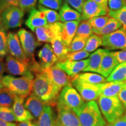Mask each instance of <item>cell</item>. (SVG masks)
I'll return each instance as SVG.
<instances>
[{"mask_svg":"<svg viewBox=\"0 0 126 126\" xmlns=\"http://www.w3.org/2000/svg\"><path fill=\"white\" fill-rule=\"evenodd\" d=\"M109 50L105 48H99L89 56V64L83 71L99 73L100 65L105 54Z\"/></svg>","mask_w":126,"mask_h":126,"instance_id":"obj_22","label":"cell"},{"mask_svg":"<svg viewBox=\"0 0 126 126\" xmlns=\"http://www.w3.org/2000/svg\"><path fill=\"white\" fill-rule=\"evenodd\" d=\"M111 53L119 64L126 62V49L117 51H111Z\"/></svg>","mask_w":126,"mask_h":126,"instance_id":"obj_46","label":"cell"},{"mask_svg":"<svg viewBox=\"0 0 126 126\" xmlns=\"http://www.w3.org/2000/svg\"><path fill=\"white\" fill-rule=\"evenodd\" d=\"M108 15L120 22L126 28V5L118 11H109Z\"/></svg>","mask_w":126,"mask_h":126,"instance_id":"obj_39","label":"cell"},{"mask_svg":"<svg viewBox=\"0 0 126 126\" xmlns=\"http://www.w3.org/2000/svg\"><path fill=\"white\" fill-rule=\"evenodd\" d=\"M89 64V59H85L80 61L67 60L63 62H58L57 65L65 72L72 79L83 71Z\"/></svg>","mask_w":126,"mask_h":126,"instance_id":"obj_13","label":"cell"},{"mask_svg":"<svg viewBox=\"0 0 126 126\" xmlns=\"http://www.w3.org/2000/svg\"><path fill=\"white\" fill-rule=\"evenodd\" d=\"M119 64L112 53L108 51L102 59L99 74L107 78Z\"/></svg>","mask_w":126,"mask_h":126,"instance_id":"obj_24","label":"cell"},{"mask_svg":"<svg viewBox=\"0 0 126 126\" xmlns=\"http://www.w3.org/2000/svg\"><path fill=\"white\" fill-rule=\"evenodd\" d=\"M93 1L98 4L99 5L101 6L106 10L109 11L108 7V0H93Z\"/></svg>","mask_w":126,"mask_h":126,"instance_id":"obj_49","label":"cell"},{"mask_svg":"<svg viewBox=\"0 0 126 126\" xmlns=\"http://www.w3.org/2000/svg\"><path fill=\"white\" fill-rule=\"evenodd\" d=\"M101 46H102V37L97 34H92L87 40L83 50L90 53L95 51Z\"/></svg>","mask_w":126,"mask_h":126,"instance_id":"obj_34","label":"cell"},{"mask_svg":"<svg viewBox=\"0 0 126 126\" xmlns=\"http://www.w3.org/2000/svg\"><path fill=\"white\" fill-rule=\"evenodd\" d=\"M88 39H83L81 37L75 36L71 43L70 45L68 47L69 53L81 51L84 48Z\"/></svg>","mask_w":126,"mask_h":126,"instance_id":"obj_37","label":"cell"},{"mask_svg":"<svg viewBox=\"0 0 126 126\" xmlns=\"http://www.w3.org/2000/svg\"><path fill=\"white\" fill-rule=\"evenodd\" d=\"M72 85L74 86L81 94L84 101L89 102L96 100L100 96V89L99 84L93 85L77 81L72 79Z\"/></svg>","mask_w":126,"mask_h":126,"instance_id":"obj_10","label":"cell"},{"mask_svg":"<svg viewBox=\"0 0 126 126\" xmlns=\"http://www.w3.org/2000/svg\"><path fill=\"white\" fill-rule=\"evenodd\" d=\"M72 79L93 85L100 84V83H103L107 82V78L103 77V75L92 72L79 73Z\"/></svg>","mask_w":126,"mask_h":126,"instance_id":"obj_28","label":"cell"},{"mask_svg":"<svg viewBox=\"0 0 126 126\" xmlns=\"http://www.w3.org/2000/svg\"><path fill=\"white\" fill-rule=\"evenodd\" d=\"M37 0H19L18 7L23 12L30 11L35 7Z\"/></svg>","mask_w":126,"mask_h":126,"instance_id":"obj_42","label":"cell"},{"mask_svg":"<svg viewBox=\"0 0 126 126\" xmlns=\"http://www.w3.org/2000/svg\"><path fill=\"white\" fill-rule=\"evenodd\" d=\"M100 96L111 97L118 96L123 88L126 87V81H115L106 82L99 84Z\"/></svg>","mask_w":126,"mask_h":126,"instance_id":"obj_20","label":"cell"},{"mask_svg":"<svg viewBox=\"0 0 126 126\" xmlns=\"http://www.w3.org/2000/svg\"><path fill=\"white\" fill-rule=\"evenodd\" d=\"M81 20L69 21L63 23L61 32V39L68 47L76 35L77 30Z\"/></svg>","mask_w":126,"mask_h":126,"instance_id":"obj_23","label":"cell"},{"mask_svg":"<svg viewBox=\"0 0 126 126\" xmlns=\"http://www.w3.org/2000/svg\"><path fill=\"white\" fill-rule=\"evenodd\" d=\"M46 103L33 94H31L25 102L24 106L34 118L39 119Z\"/></svg>","mask_w":126,"mask_h":126,"instance_id":"obj_21","label":"cell"},{"mask_svg":"<svg viewBox=\"0 0 126 126\" xmlns=\"http://www.w3.org/2000/svg\"><path fill=\"white\" fill-rule=\"evenodd\" d=\"M65 1L72 8L76 9L77 11L81 14L83 5L86 0H65Z\"/></svg>","mask_w":126,"mask_h":126,"instance_id":"obj_44","label":"cell"},{"mask_svg":"<svg viewBox=\"0 0 126 126\" xmlns=\"http://www.w3.org/2000/svg\"><path fill=\"white\" fill-rule=\"evenodd\" d=\"M17 126H37V124L35 123L31 122V120H28L19 122Z\"/></svg>","mask_w":126,"mask_h":126,"instance_id":"obj_50","label":"cell"},{"mask_svg":"<svg viewBox=\"0 0 126 126\" xmlns=\"http://www.w3.org/2000/svg\"><path fill=\"white\" fill-rule=\"evenodd\" d=\"M24 100V97L18 95L16 96L15 98L12 110L16 118L17 122H21L24 121L32 120L34 119L33 116L25 108Z\"/></svg>","mask_w":126,"mask_h":126,"instance_id":"obj_19","label":"cell"},{"mask_svg":"<svg viewBox=\"0 0 126 126\" xmlns=\"http://www.w3.org/2000/svg\"><path fill=\"white\" fill-rule=\"evenodd\" d=\"M85 103L84 100L78 91L72 85L63 88L57 100V110L70 109L75 111Z\"/></svg>","mask_w":126,"mask_h":126,"instance_id":"obj_5","label":"cell"},{"mask_svg":"<svg viewBox=\"0 0 126 126\" xmlns=\"http://www.w3.org/2000/svg\"><path fill=\"white\" fill-rule=\"evenodd\" d=\"M39 65L42 68L51 67L59 62V60L54 54L51 46L46 44L38 53Z\"/></svg>","mask_w":126,"mask_h":126,"instance_id":"obj_16","label":"cell"},{"mask_svg":"<svg viewBox=\"0 0 126 126\" xmlns=\"http://www.w3.org/2000/svg\"><path fill=\"white\" fill-rule=\"evenodd\" d=\"M6 71L5 63L4 62L3 58L0 57V77H2V75Z\"/></svg>","mask_w":126,"mask_h":126,"instance_id":"obj_51","label":"cell"},{"mask_svg":"<svg viewBox=\"0 0 126 126\" xmlns=\"http://www.w3.org/2000/svg\"><path fill=\"white\" fill-rule=\"evenodd\" d=\"M63 23L57 22L54 23H50L42 27L36 28L34 31L37 42L39 44L44 42L51 43L52 39L55 36L61 34Z\"/></svg>","mask_w":126,"mask_h":126,"instance_id":"obj_11","label":"cell"},{"mask_svg":"<svg viewBox=\"0 0 126 126\" xmlns=\"http://www.w3.org/2000/svg\"><path fill=\"white\" fill-rule=\"evenodd\" d=\"M126 81V62L119 64L107 78V82Z\"/></svg>","mask_w":126,"mask_h":126,"instance_id":"obj_31","label":"cell"},{"mask_svg":"<svg viewBox=\"0 0 126 126\" xmlns=\"http://www.w3.org/2000/svg\"><path fill=\"white\" fill-rule=\"evenodd\" d=\"M0 119L11 123L17 121L12 109L7 107L0 106Z\"/></svg>","mask_w":126,"mask_h":126,"instance_id":"obj_38","label":"cell"},{"mask_svg":"<svg viewBox=\"0 0 126 126\" xmlns=\"http://www.w3.org/2000/svg\"><path fill=\"white\" fill-rule=\"evenodd\" d=\"M121 103H122L123 108L125 110V113H126V87H125L118 94Z\"/></svg>","mask_w":126,"mask_h":126,"instance_id":"obj_48","label":"cell"},{"mask_svg":"<svg viewBox=\"0 0 126 126\" xmlns=\"http://www.w3.org/2000/svg\"><path fill=\"white\" fill-rule=\"evenodd\" d=\"M47 23L45 14L35 8L30 11L27 20L25 21V25L33 32L36 28L46 26Z\"/></svg>","mask_w":126,"mask_h":126,"instance_id":"obj_18","label":"cell"},{"mask_svg":"<svg viewBox=\"0 0 126 126\" xmlns=\"http://www.w3.org/2000/svg\"><path fill=\"white\" fill-rule=\"evenodd\" d=\"M38 8L40 11L43 12L45 14L47 23L48 24L54 23L60 21V14H58L55 10L43 7V6L41 5H39Z\"/></svg>","mask_w":126,"mask_h":126,"instance_id":"obj_35","label":"cell"},{"mask_svg":"<svg viewBox=\"0 0 126 126\" xmlns=\"http://www.w3.org/2000/svg\"><path fill=\"white\" fill-rule=\"evenodd\" d=\"M34 75H25L21 77H15L12 75H6L2 77V83L14 94L20 96H29L33 92Z\"/></svg>","mask_w":126,"mask_h":126,"instance_id":"obj_3","label":"cell"},{"mask_svg":"<svg viewBox=\"0 0 126 126\" xmlns=\"http://www.w3.org/2000/svg\"><path fill=\"white\" fill-rule=\"evenodd\" d=\"M5 65L6 71L9 74L20 76L33 75L30 69L29 63L20 60L11 55L6 57Z\"/></svg>","mask_w":126,"mask_h":126,"instance_id":"obj_12","label":"cell"},{"mask_svg":"<svg viewBox=\"0 0 126 126\" xmlns=\"http://www.w3.org/2000/svg\"><path fill=\"white\" fill-rule=\"evenodd\" d=\"M0 126H17V124L11 122H5L0 119Z\"/></svg>","mask_w":126,"mask_h":126,"instance_id":"obj_52","label":"cell"},{"mask_svg":"<svg viewBox=\"0 0 126 126\" xmlns=\"http://www.w3.org/2000/svg\"><path fill=\"white\" fill-rule=\"evenodd\" d=\"M126 5V0H108L109 11H118Z\"/></svg>","mask_w":126,"mask_h":126,"instance_id":"obj_43","label":"cell"},{"mask_svg":"<svg viewBox=\"0 0 126 126\" xmlns=\"http://www.w3.org/2000/svg\"><path fill=\"white\" fill-rule=\"evenodd\" d=\"M4 87L2 83V77H0V88H2Z\"/></svg>","mask_w":126,"mask_h":126,"instance_id":"obj_53","label":"cell"},{"mask_svg":"<svg viewBox=\"0 0 126 126\" xmlns=\"http://www.w3.org/2000/svg\"><path fill=\"white\" fill-rule=\"evenodd\" d=\"M18 36L31 67L37 63L34 59V50L37 46V42L33 34L25 29L19 30Z\"/></svg>","mask_w":126,"mask_h":126,"instance_id":"obj_9","label":"cell"},{"mask_svg":"<svg viewBox=\"0 0 126 126\" xmlns=\"http://www.w3.org/2000/svg\"><path fill=\"white\" fill-rule=\"evenodd\" d=\"M110 18L109 15L100 16L90 19H89V22L93 30H100L106 25Z\"/></svg>","mask_w":126,"mask_h":126,"instance_id":"obj_36","label":"cell"},{"mask_svg":"<svg viewBox=\"0 0 126 126\" xmlns=\"http://www.w3.org/2000/svg\"><path fill=\"white\" fill-rule=\"evenodd\" d=\"M24 12L18 6L8 7L1 12L0 19L7 30L20 27L22 23Z\"/></svg>","mask_w":126,"mask_h":126,"instance_id":"obj_8","label":"cell"},{"mask_svg":"<svg viewBox=\"0 0 126 126\" xmlns=\"http://www.w3.org/2000/svg\"><path fill=\"white\" fill-rule=\"evenodd\" d=\"M37 124V126H56V118L51 106L45 105Z\"/></svg>","mask_w":126,"mask_h":126,"instance_id":"obj_27","label":"cell"},{"mask_svg":"<svg viewBox=\"0 0 126 126\" xmlns=\"http://www.w3.org/2000/svg\"><path fill=\"white\" fill-rule=\"evenodd\" d=\"M107 126H126V113L114 122L108 124Z\"/></svg>","mask_w":126,"mask_h":126,"instance_id":"obj_47","label":"cell"},{"mask_svg":"<svg viewBox=\"0 0 126 126\" xmlns=\"http://www.w3.org/2000/svg\"><path fill=\"white\" fill-rule=\"evenodd\" d=\"M39 5L53 10L60 9L63 0H39Z\"/></svg>","mask_w":126,"mask_h":126,"instance_id":"obj_41","label":"cell"},{"mask_svg":"<svg viewBox=\"0 0 126 126\" xmlns=\"http://www.w3.org/2000/svg\"><path fill=\"white\" fill-rule=\"evenodd\" d=\"M8 48L10 55L20 60L29 63L16 33L10 32L8 34Z\"/></svg>","mask_w":126,"mask_h":126,"instance_id":"obj_15","label":"cell"},{"mask_svg":"<svg viewBox=\"0 0 126 126\" xmlns=\"http://www.w3.org/2000/svg\"><path fill=\"white\" fill-rule=\"evenodd\" d=\"M102 46L108 50L126 49V28L120 29L111 33L101 36Z\"/></svg>","mask_w":126,"mask_h":126,"instance_id":"obj_6","label":"cell"},{"mask_svg":"<svg viewBox=\"0 0 126 126\" xmlns=\"http://www.w3.org/2000/svg\"><path fill=\"white\" fill-rule=\"evenodd\" d=\"M59 14L60 16V21L61 22L81 20V13L71 8L66 1L61 6L60 9Z\"/></svg>","mask_w":126,"mask_h":126,"instance_id":"obj_26","label":"cell"},{"mask_svg":"<svg viewBox=\"0 0 126 126\" xmlns=\"http://www.w3.org/2000/svg\"><path fill=\"white\" fill-rule=\"evenodd\" d=\"M90 54L89 52L85 51V50H81L76 52L69 53L65 57V61H80L84 60L85 59L89 57Z\"/></svg>","mask_w":126,"mask_h":126,"instance_id":"obj_40","label":"cell"},{"mask_svg":"<svg viewBox=\"0 0 126 126\" xmlns=\"http://www.w3.org/2000/svg\"><path fill=\"white\" fill-rule=\"evenodd\" d=\"M51 44L54 54L59 60V62H63L65 61L66 56L69 52L68 46L61 39V34L55 36L52 39Z\"/></svg>","mask_w":126,"mask_h":126,"instance_id":"obj_25","label":"cell"},{"mask_svg":"<svg viewBox=\"0 0 126 126\" xmlns=\"http://www.w3.org/2000/svg\"><path fill=\"white\" fill-rule=\"evenodd\" d=\"M41 71L60 91L66 86L72 85V79L57 64L46 68H42Z\"/></svg>","mask_w":126,"mask_h":126,"instance_id":"obj_7","label":"cell"},{"mask_svg":"<svg viewBox=\"0 0 126 126\" xmlns=\"http://www.w3.org/2000/svg\"><path fill=\"white\" fill-rule=\"evenodd\" d=\"M7 31L0 19V57L2 58L7 56L8 53Z\"/></svg>","mask_w":126,"mask_h":126,"instance_id":"obj_33","label":"cell"},{"mask_svg":"<svg viewBox=\"0 0 126 126\" xmlns=\"http://www.w3.org/2000/svg\"><path fill=\"white\" fill-rule=\"evenodd\" d=\"M108 13V11L93 0H86L82 7L81 20H89L94 17L106 15Z\"/></svg>","mask_w":126,"mask_h":126,"instance_id":"obj_14","label":"cell"},{"mask_svg":"<svg viewBox=\"0 0 126 126\" xmlns=\"http://www.w3.org/2000/svg\"><path fill=\"white\" fill-rule=\"evenodd\" d=\"M82 126H106V121L95 100L87 102L74 111Z\"/></svg>","mask_w":126,"mask_h":126,"instance_id":"obj_2","label":"cell"},{"mask_svg":"<svg viewBox=\"0 0 126 126\" xmlns=\"http://www.w3.org/2000/svg\"><path fill=\"white\" fill-rule=\"evenodd\" d=\"M16 96V94L7 88H0V106L11 108L13 106Z\"/></svg>","mask_w":126,"mask_h":126,"instance_id":"obj_30","label":"cell"},{"mask_svg":"<svg viewBox=\"0 0 126 126\" xmlns=\"http://www.w3.org/2000/svg\"><path fill=\"white\" fill-rule=\"evenodd\" d=\"M56 126H82L76 114L70 109L58 111Z\"/></svg>","mask_w":126,"mask_h":126,"instance_id":"obj_17","label":"cell"},{"mask_svg":"<svg viewBox=\"0 0 126 126\" xmlns=\"http://www.w3.org/2000/svg\"><path fill=\"white\" fill-rule=\"evenodd\" d=\"M93 33L94 32L92 28L89 23V20H82L80 22L77 30L76 36L83 39H88Z\"/></svg>","mask_w":126,"mask_h":126,"instance_id":"obj_32","label":"cell"},{"mask_svg":"<svg viewBox=\"0 0 126 126\" xmlns=\"http://www.w3.org/2000/svg\"><path fill=\"white\" fill-rule=\"evenodd\" d=\"M97 103L108 124L114 122L125 113V110L118 96L111 97L100 96Z\"/></svg>","mask_w":126,"mask_h":126,"instance_id":"obj_4","label":"cell"},{"mask_svg":"<svg viewBox=\"0 0 126 126\" xmlns=\"http://www.w3.org/2000/svg\"><path fill=\"white\" fill-rule=\"evenodd\" d=\"M122 26L123 25L119 20L110 17L108 23L102 29L100 30H93V32L94 34L99 36H102L116 31L117 30L120 29Z\"/></svg>","mask_w":126,"mask_h":126,"instance_id":"obj_29","label":"cell"},{"mask_svg":"<svg viewBox=\"0 0 126 126\" xmlns=\"http://www.w3.org/2000/svg\"><path fill=\"white\" fill-rule=\"evenodd\" d=\"M41 69L34 74L35 78L33 85V94L45 102L46 105L54 106L57 104L61 91L44 74Z\"/></svg>","mask_w":126,"mask_h":126,"instance_id":"obj_1","label":"cell"},{"mask_svg":"<svg viewBox=\"0 0 126 126\" xmlns=\"http://www.w3.org/2000/svg\"><path fill=\"white\" fill-rule=\"evenodd\" d=\"M19 0H0V15L5 9L12 6H18Z\"/></svg>","mask_w":126,"mask_h":126,"instance_id":"obj_45","label":"cell"}]
</instances>
